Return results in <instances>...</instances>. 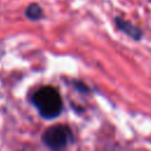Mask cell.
<instances>
[{
	"label": "cell",
	"mask_w": 151,
	"mask_h": 151,
	"mask_svg": "<svg viewBox=\"0 0 151 151\" xmlns=\"http://www.w3.org/2000/svg\"><path fill=\"white\" fill-rule=\"evenodd\" d=\"M117 25L120 27L122 31H124L126 34H129L130 37L134 38V39H139V37L142 35V32L139 29H137L136 27H133L131 24L124 21V20H120V19H117Z\"/></svg>",
	"instance_id": "obj_3"
},
{
	"label": "cell",
	"mask_w": 151,
	"mask_h": 151,
	"mask_svg": "<svg viewBox=\"0 0 151 151\" xmlns=\"http://www.w3.org/2000/svg\"><path fill=\"white\" fill-rule=\"evenodd\" d=\"M42 142L52 151H65L73 142V133L67 125H53L44 132Z\"/></svg>",
	"instance_id": "obj_2"
},
{
	"label": "cell",
	"mask_w": 151,
	"mask_h": 151,
	"mask_svg": "<svg viewBox=\"0 0 151 151\" xmlns=\"http://www.w3.org/2000/svg\"><path fill=\"white\" fill-rule=\"evenodd\" d=\"M32 103L40 116L46 119L58 117L63 110V99L60 93L52 86H42L35 91L32 97Z\"/></svg>",
	"instance_id": "obj_1"
},
{
	"label": "cell",
	"mask_w": 151,
	"mask_h": 151,
	"mask_svg": "<svg viewBox=\"0 0 151 151\" xmlns=\"http://www.w3.org/2000/svg\"><path fill=\"white\" fill-rule=\"evenodd\" d=\"M26 15L27 18H29L31 20H39L42 17V11L40 8L39 5L37 4H32L27 7L26 9Z\"/></svg>",
	"instance_id": "obj_4"
}]
</instances>
